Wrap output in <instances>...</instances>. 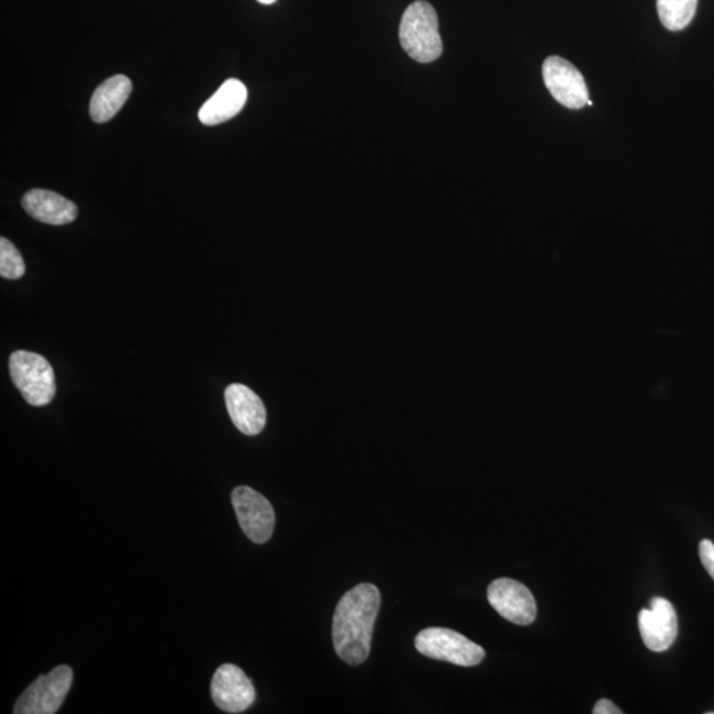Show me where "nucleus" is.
Returning <instances> with one entry per match:
<instances>
[{"label":"nucleus","instance_id":"f257e3e1","mask_svg":"<svg viewBox=\"0 0 714 714\" xmlns=\"http://www.w3.org/2000/svg\"><path fill=\"white\" fill-rule=\"evenodd\" d=\"M380 603V590L367 582L348 590L337 603L333 642L337 657L346 663L359 666L368 659Z\"/></svg>","mask_w":714,"mask_h":714},{"label":"nucleus","instance_id":"f03ea898","mask_svg":"<svg viewBox=\"0 0 714 714\" xmlns=\"http://www.w3.org/2000/svg\"><path fill=\"white\" fill-rule=\"evenodd\" d=\"M400 42L406 54L422 64L436 62L443 55L438 16L431 3L419 0L409 5L401 19Z\"/></svg>","mask_w":714,"mask_h":714},{"label":"nucleus","instance_id":"7ed1b4c3","mask_svg":"<svg viewBox=\"0 0 714 714\" xmlns=\"http://www.w3.org/2000/svg\"><path fill=\"white\" fill-rule=\"evenodd\" d=\"M12 382L32 406L48 405L56 394L54 368L42 355L19 349L10 356Z\"/></svg>","mask_w":714,"mask_h":714},{"label":"nucleus","instance_id":"20e7f679","mask_svg":"<svg viewBox=\"0 0 714 714\" xmlns=\"http://www.w3.org/2000/svg\"><path fill=\"white\" fill-rule=\"evenodd\" d=\"M414 646L424 657L449 661L460 667L482 663L486 652L477 643L450 628L428 627L422 629L414 639Z\"/></svg>","mask_w":714,"mask_h":714},{"label":"nucleus","instance_id":"39448f33","mask_svg":"<svg viewBox=\"0 0 714 714\" xmlns=\"http://www.w3.org/2000/svg\"><path fill=\"white\" fill-rule=\"evenodd\" d=\"M74 681L69 666H57L48 674L37 678L18 699L15 714H54L67 699Z\"/></svg>","mask_w":714,"mask_h":714},{"label":"nucleus","instance_id":"423d86ee","mask_svg":"<svg viewBox=\"0 0 714 714\" xmlns=\"http://www.w3.org/2000/svg\"><path fill=\"white\" fill-rule=\"evenodd\" d=\"M232 504L246 537L255 544L268 543L275 532V509L261 493L248 486L236 487Z\"/></svg>","mask_w":714,"mask_h":714},{"label":"nucleus","instance_id":"0eeeda50","mask_svg":"<svg viewBox=\"0 0 714 714\" xmlns=\"http://www.w3.org/2000/svg\"><path fill=\"white\" fill-rule=\"evenodd\" d=\"M543 77L545 87L565 108L582 109L588 105L587 82L573 64L562 57H548L543 65Z\"/></svg>","mask_w":714,"mask_h":714},{"label":"nucleus","instance_id":"6e6552de","mask_svg":"<svg viewBox=\"0 0 714 714\" xmlns=\"http://www.w3.org/2000/svg\"><path fill=\"white\" fill-rule=\"evenodd\" d=\"M490 605L503 618L518 626H528L536 620L535 596L522 582L511 579H498L487 590Z\"/></svg>","mask_w":714,"mask_h":714},{"label":"nucleus","instance_id":"1a4fd4ad","mask_svg":"<svg viewBox=\"0 0 714 714\" xmlns=\"http://www.w3.org/2000/svg\"><path fill=\"white\" fill-rule=\"evenodd\" d=\"M211 696L214 705L226 713H243L255 703L256 690L242 668L223 665L213 673Z\"/></svg>","mask_w":714,"mask_h":714},{"label":"nucleus","instance_id":"9d476101","mask_svg":"<svg viewBox=\"0 0 714 714\" xmlns=\"http://www.w3.org/2000/svg\"><path fill=\"white\" fill-rule=\"evenodd\" d=\"M639 629L648 650L665 652L678 638V615L672 603L660 596L651 600V609L639 613Z\"/></svg>","mask_w":714,"mask_h":714},{"label":"nucleus","instance_id":"9b49d317","mask_svg":"<svg viewBox=\"0 0 714 714\" xmlns=\"http://www.w3.org/2000/svg\"><path fill=\"white\" fill-rule=\"evenodd\" d=\"M225 405L231 420L246 436H257L266 425V409L261 399L243 384L225 389Z\"/></svg>","mask_w":714,"mask_h":714},{"label":"nucleus","instance_id":"f8f14e48","mask_svg":"<svg viewBox=\"0 0 714 714\" xmlns=\"http://www.w3.org/2000/svg\"><path fill=\"white\" fill-rule=\"evenodd\" d=\"M24 211L37 222L49 225H65L74 223L79 208L68 199L54 191L35 188L24 194L22 200Z\"/></svg>","mask_w":714,"mask_h":714},{"label":"nucleus","instance_id":"ddd939ff","mask_svg":"<svg viewBox=\"0 0 714 714\" xmlns=\"http://www.w3.org/2000/svg\"><path fill=\"white\" fill-rule=\"evenodd\" d=\"M248 100V89L236 79L226 80L200 109L199 120L203 125L216 126L235 119Z\"/></svg>","mask_w":714,"mask_h":714},{"label":"nucleus","instance_id":"4468645a","mask_svg":"<svg viewBox=\"0 0 714 714\" xmlns=\"http://www.w3.org/2000/svg\"><path fill=\"white\" fill-rule=\"evenodd\" d=\"M133 83L126 76L116 75L102 82L90 100L89 113L97 123H105L113 119L125 105L132 94Z\"/></svg>","mask_w":714,"mask_h":714},{"label":"nucleus","instance_id":"2eb2a0df","mask_svg":"<svg viewBox=\"0 0 714 714\" xmlns=\"http://www.w3.org/2000/svg\"><path fill=\"white\" fill-rule=\"evenodd\" d=\"M699 0H658V14L661 24L670 31L688 27L696 14Z\"/></svg>","mask_w":714,"mask_h":714},{"label":"nucleus","instance_id":"dca6fc26","mask_svg":"<svg viewBox=\"0 0 714 714\" xmlns=\"http://www.w3.org/2000/svg\"><path fill=\"white\" fill-rule=\"evenodd\" d=\"M25 272L24 259L21 252L8 238H0V276L5 279L22 278Z\"/></svg>","mask_w":714,"mask_h":714},{"label":"nucleus","instance_id":"f3484780","mask_svg":"<svg viewBox=\"0 0 714 714\" xmlns=\"http://www.w3.org/2000/svg\"><path fill=\"white\" fill-rule=\"evenodd\" d=\"M699 555L705 570L714 580V544L711 540L700 543Z\"/></svg>","mask_w":714,"mask_h":714},{"label":"nucleus","instance_id":"a211bd4d","mask_svg":"<svg viewBox=\"0 0 714 714\" xmlns=\"http://www.w3.org/2000/svg\"><path fill=\"white\" fill-rule=\"evenodd\" d=\"M594 714H622V711L616 706L613 701L607 699H601L599 703L595 704Z\"/></svg>","mask_w":714,"mask_h":714},{"label":"nucleus","instance_id":"6ab92c4d","mask_svg":"<svg viewBox=\"0 0 714 714\" xmlns=\"http://www.w3.org/2000/svg\"><path fill=\"white\" fill-rule=\"evenodd\" d=\"M257 2H258V3H261V4H266V5H268V4L276 3L277 0H257Z\"/></svg>","mask_w":714,"mask_h":714}]
</instances>
